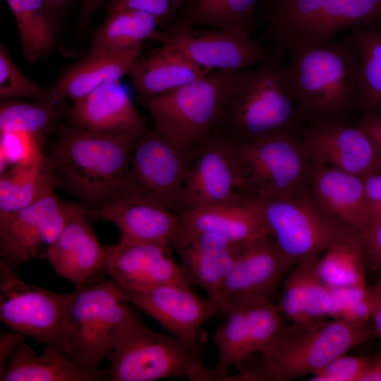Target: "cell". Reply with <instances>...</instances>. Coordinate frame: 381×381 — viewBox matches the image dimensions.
<instances>
[{"mask_svg": "<svg viewBox=\"0 0 381 381\" xmlns=\"http://www.w3.org/2000/svg\"><path fill=\"white\" fill-rule=\"evenodd\" d=\"M351 36L359 58V111L363 114L381 112V30L355 27Z\"/></svg>", "mask_w": 381, "mask_h": 381, "instance_id": "cell-35", "label": "cell"}, {"mask_svg": "<svg viewBox=\"0 0 381 381\" xmlns=\"http://www.w3.org/2000/svg\"><path fill=\"white\" fill-rule=\"evenodd\" d=\"M57 16L65 10L71 0H43Z\"/></svg>", "mask_w": 381, "mask_h": 381, "instance_id": "cell-52", "label": "cell"}, {"mask_svg": "<svg viewBox=\"0 0 381 381\" xmlns=\"http://www.w3.org/2000/svg\"><path fill=\"white\" fill-rule=\"evenodd\" d=\"M246 197L230 143L212 135L190 158L183 190V212L236 202Z\"/></svg>", "mask_w": 381, "mask_h": 381, "instance_id": "cell-17", "label": "cell"}, {"mask_svg": "<svg viewBox=\"0 0 381 381\" xmlns=\"http://www.w3.org/2000/svg\"><path fill=\"white\" fill-rule=\"evenodd\" d=\"M144 47L141 43L123 49L87 53L64 71L49 90L56 99L68 98L75 102L100 85L120 81L131 73Z\"/></svg>", "mask_w": 381, "mask_h": 381, "instance_id": "cell-26", "label": "cell"}, {"mask_svg": "<svg viewBox=\"0 0 381 381\" xmlns=\"http://www.w3.org/2000/svg\"><path fill=\"white\" fill-rule=\"evenodd\" d=\"M310 261L295 265L287 272L284 281L282 294L277 307L282 315L292 324H312L306 313V277Z\"/></svg>", "mask_w": 381, "mask_h": 381, "instance_id": "cell-40", "label": "cell"}, {"mask_svg": "<svg viewBox=\"0 0 381 381\" xmlns=\"http://www.w3.org/2000/svg\"><path fill=\"white\" fill-rule=\"evenodd\" d=\"M55 101L1 99L0 132H23L43 140L56 128L59 111Z\"/></svg>", "mask_w": 381, "mask_h": 381, "instance_id": "cell-36", "label": "cell"}, {"mask_svg": "<svg viewBox=\"0 0 381 381\" xmlns=\"http://www.w3.org/2000/svg\"><path fill=\"white\" fill-rule=\"evenodd\" d=\"M363 181L370 226L381 222V172L363 177Z\"/></svg>", "mask_w": 381, "mask_h": 381, "instance_id": "cell-46", "label": "cell"}, {"mask_svg": "<svg viewBox=\"0 0 381 381\" xmlns=\"http://www.w3.org/2000/svg\"><path fill=\"white\" fill-rule=\"evenodd\" d=\"M301 142L310 163L361 177L381 172V155L369 136L346 121L310 124Z\"/></svg>", "mask_w": 381, "mask_h": 381, "instance_id": "cell-18", "label": "cell"}, {"mask_svg": "<svg viewBox=\"0 0 381 381\" xmlns=\"http://www.w3.org/2000/svg\"><path fill=\"white\" fill-rule=\"evenodd\" d=\"M107 14L92 32L88 53L123 49L144 43L159 28L155 16L146 12L123 9Z\"/></svg>", "mask_w": 381, "mask_h": 381, "instance_id": "cell-31", "label": "cell"}, {"mask_svg": "<svg viewBox=\"0 0 381 381\" xmlns=\"http://www.w3.org/2000/svg\"><path fill=\"white\" fill-rule=\"evenodd\" d=\"M261 0H187L168 29L171 34L195 28L241 30L251 37Z\"/></svg>", "mask_w": 381, "mask_h": 381, "instance_id": "cell-29", "label": "cell"}, {"mask_svg": "<svg viewBox=\"0 0 381 381\" xmlns=\"http://www.w3.org/2000/svg\"><path fill=\"white\" fill-rule=\"evenodd\" d=\"M108 375V369L80 368L61 346L45 345L37 355L23 341L12 354L2 381H101Z\"/></svg>", "mask_w": 381, "mask_h": 381, "instance_id": "cell-27", "label": "cell"}, {"mask_svg": "<svg viewBox=\"0 0 381 381\" xmlns=\"http://www.w3.org/2000/svg\"><path fill=\"white\" fill-rule=\"evenodd\" d=\"M142 134L62 126L56 144L46 156L54 186L76 197L89 211L116 201Z\"/></svg>", "mask_w": 381, "mask_h": 381, "instance_id": "cell-1", "label": "cell"}, {"mask_svg": "<svg viewBox=\"0 0 381 381\" xmlns=\"http://www.w3.org/2000/svg\"><path fill=\"white\" fill-rule=\"evenodd\" d=\"M295 265L270 233L241 246L222 287V315L232 303L270 298Z\"/></svg>", "mask_w": 381, "mask_h": 381, "instance_id": "cell-15", "label": "cell"}, {"mask_svg": "<svg viewBox=\"0 0 381 381\" xmlns=\"http://www.w3.org/2000/svg\"><path fill=\"white\" fill-rule=\"evenodd\" d=\"M86 209L54 193L22 210L0 213V260L14 269L31 260H45L68 222Z\"/></svg>", "mask_w": 381, "mask_h": 381, "instance_id": "cell-13", "label": "cell"}, {"mask_svg": "<svg viewBox=\"0 0 381 381\" xmlns=\"http://www.w3.org/2000/svg\"><path fill=\"white\" fill-rule=\"evenodd\" d=\"M286 54L271 48L250 71L243 87L224 104L212 135L231 144L284 132L303 135L306 127L292 94Z\"/></svg>", "mask_w": 381, "mask_h": 381, "instance_id": "cell-3", "label": "cell"}, {"mask_svg": "<svg viewBox=\"0 0 381 381\" xmlns=\"http://www.w3.org/2000/svg\"><path fill=\"white\" fill-rule=\"evenodd\" d=\"M178 10L186 2L187 0H170Z\"/></svg>", "mask_w": 381, "mask_h": 381, "instance_id": "cell-53", "label": "cell"}, {"mask_svg": "<svg viewBox=\"0 0 381 381\" xmlns=\"http://www.w3.org/2000/svg\"><path fill=\"white\" fill-rule=\"evenodd\" d=\"M210 72L181 52L160 44L151 54L139 57L130 74L138 96H151L176 89Z\"/></svg>", "mask_w": 381, "mask_h": 381, "instance_id": "cell-28", "label": "cell"}, {"mask_svg": "<svg viewBox=\"0 0 381 381\" xmlns=\"http://www.w3.org/2000/svg\"><path fill=\"white\" fill-rule=\"evenodd\" d=\"M361 237L366 263L381 272V222L367 228Z\"/></svg>", "mask_w": 381, "mask_h": 381, "instance_id": "cell-45", "label": "cell"}, {"mask_svg": "<svg viewBox=\"0 0 381 381\" xmlns=\"http://www.w3.org/2000/svg\"><path fill=\"white\" fill-rule=\"evenodd\" d=\"M372 290L373 310L372 318L375 323V332L381 337V275Z\"/></svg>", "mask_w": 381, "mask_h": 381, "instance_id": "cell-50", "label": "cell"}, {"mask_svg": "<svg viewBox=\"0 0 381 381\" xmlns=\"http://www.w3.org/2000/svg\"><path fill=\"white\" fill-rule=\"evenodd\" d=\"M56 100L50 90L29 79L18 68L3 42L0 43V98Z\"/></svg>", "mask_w": 381, "mask_h": 381, "instance_id": "cell-39", "label": "cell"}, {"mask_svg": "<svg viewBox=\"0 0 381 381\" xmlns=\"http://www.w3.org/2000/svg\"><path fill=\"white\" fill-rule=\"evenodd\" d=\"M301 135L284 132L230 143L246 196L286 198L308 186L310 161Z\"/></svg>", "mask_w": 381, "mask_h": 381, "instance_id": "cell-10", "label": "cell"}, {"mask_svg": "<svg viewBox=\"0 0 381 381\" xmlns=\"http://www.w3.org/2000/svg\"><path fill=\"white\" fill-rule=\"evenodd\" d=\"M287 69L294 98L309 125L346 121L359 110L358 54L350 35L291 51Z\"/></svg>", "mask_w": 381, "mask_h": 381, "instance_id": "cell-2", "label": "cell"}, {"mask_svg": "<svg viewBox=\"0 0 381 381\" xmlns=\"http://www.w3.org/2000/svg\"><path fill=\"white\" fill-rule=\"evenodd\" d=\"M189 162L185 152L147 129L133 151L116 201L147 202L181 214Z\"/></svg>", "mask_w": 381, "mask_h": 381, "instance_id": "cell-11", "label": "cell"}, {"mask_svg": "<svg viewBox=\"0 0 381 381\" xmlns=\"http://www.w3.org/2000/svg\"><path fill=\"white\" fill-rule=\"evenodd\" d=\"M361 381H381V356L375 360L374 363Z\"/></svg>", "mask_w": 381, "mask_h": 381, "instance_id": "cell-51", "label": "cell"}, {"mask_svg": "<svg viewBox=\"0 0 381 381\" xmlns=\"http://www.w3.org/2000/svg\"><path fill=\"white\" fill-rule=\"evenodd\" d=\"M240 246L210 233L180 234L172 245L187 280L203 289L222 315V287Z\"/></svg>", "mask_w": 381, "mask_h": 381, "instance_id": "cell-21", "label": "cell"}, {"mask_svg": "<svg viewBox=\"0 0 381 381\" xmlns=\"http://www.w3.org/2000/svg\"><path fill=\"white\" fill-rule=\"evenodd\" d=\"M28 337L14 332H2L0 336V380L2 381L6 374L8 361L18 344L25 341Z\"/></svg>", "mask_w": 381, "mask_h": 381, "instance_id": "cell-47", "label": "cell"}, {"mask_svg": "<svg viewBox=\"0 0 381 381\" xmlns=\"http://www.w3.org/2000/svg\"><path fill=\"white\" fill-rule=\"evenodd\" d=\"M42 140L23 132H0V173L10 167L37 162L45 157ZM11 167V168H12Z\"/></svg>", "mask_w": 381, "mask_h": 381, "instance_id": "cell-41", "label": "cell"}, {"mask_svg": "<svg viewBox=\"0 0 381 381\" xmlns=\"http://www.w3.org/2000/svg\"><path fill=\"white\" fill-rule=\"evenodd\" d=\"M181 214L180 234L210 233L241 246L268 233L255 202L248 196L236 202L186 210Z\"/></svg>", "mask_w": 381, "mask_h": 381, "instance_id": "cell-25", "label": "cell"}, {"mask_svg": "<svg viewBox=\"0 0 381 381\" xmlns=\"http://www.w3.org/2000/svg\"><path fill=\"white\" fill-rule=\"evenodd\" d=\"M105 8L107 13L123 9L150 13L156 18L162 31L168 29L179 11L170 0H107Z\"/></svg>", "mask_w": 381, "mask_h": 381, "instance_id": "cell-44", "label": "cell"}, {"mask_svg": "<svg viewBox=\"0 0 381 381\" xmlns=\"http://www.w3.org/2000/svg\"><path fill=\"white\" fill-rule=\"evenodd\" d=\"M73 126L102 133H143L147 128L120 81H109L73 102L67 110Z\"/></svg>", "mask_w": 381, "mask_h": 381, "instance_id": "cell-22", "label": "cell"}, {"mask_svg": "<svg viewBox=\"0 0 381 381\" xmlns=\"http://www.w3.org/2000/svg\"><path fill=\"white\" fill-rule=\"evenodd\" d=\"M317 260L310 261L306 277V313L310 323L327 319L332 306L331 287L318 275Z\"/></svg>", "mask_w": 381, "mask_h": 381, "instance_id": "cell-43", "label": "cell"}, {"mask_svg": "<svg viewBox=\"0 0 381 381\" xmlns=\"http://www.w3.org/2000/svg\"><path fill=\"white\" fill-rule=\"evenodd\" d=\"M116 288L128 303L155 320L173 337L195 351H203L200 339L202 325L210 318L222 315L215 302L198 296L190 286L169 283L142 290Z\"/></svg>", "mask_w": 381, "mask_h": 381, "instance_id": "cell-14", "label": "cell"}, {"mask_svg": "<svg viewBox=\"0 0 381 381\" xmlns=\"http://www.w3.org/2000/svg\"><path fill=\"white\" fill-rule=\"evenodd\" d=\"M332 306L329 318L357 325H367L372 318V290L365 286L331 287Z\"/></svg>", "mask_w": 381, "mask_h": 381, "instance_id": "cell-38", "label": "cell"}, {"mask_svg": "<svg viewBox=\"0 0 381 381\" xmlns=\"http://www.w3.org/2000/svg\"><path fill=\"white\" fill-rule=\"evenodd\" d=\"M248 329L246 354L249 358L260 353L274 342L285 327L282 313L270 298H258L245 302Z\"/></svg>", "mask_w": 381, "mask_h": 381, "instance_id": "cell-37", "label": "cell"}, {"mask_svg": "<svg viewBox=\"0 0 381 381\" xmlns=\"http://www.w3.org/2000/svg\"><path fill=\"white\" fill-rule=\"evenodd\" d=\"M45 157L33 164H18L0 177V213L25 208L54 192Z\"/></svg>", "mask_w": 381, "mask_h": 381, "instance_id": "cell-32", "label": "cell"}, {"mask_svg": "<svg viewBox=\"0 0 381 381\" xmlns=\"http://www.w3.org/2000/svg\"><path fill=\"white\" fill-rule=\"evenodd\" d=\"M149 40L167 44L211 71H242L260 63L271 49L236 30L195 28L176 34L157 30Z\"/></svg>", "mask_w": 381, "mask_h": 381, "instance_id": "cell-16", "label": "cell"}, {"mask_svg": "<svg viewBox=\"0 0 381 381\" xmlns=\"http://www.w3.org/2000/svg\"><path fill=\"white\" fill-rule=\"evenodd\" d=\"M87 209L75 214L49 246L46 260L55 272L75 289L104 280L106 246L95 234Z\"/></svg>", "mask_w": 381, "mask_h": 381, "instance_id": "cell-20", "label": "cell"}, {"mask_svg": "<svg viewBox=\"0 0 381 381\" xmlns=\"http://www.w3.org/2000/svg\"><path fill=\"white\" fill-rule=\"evenodd\" d=\"M308 186L318 202L336 219L361 234L369 226L363 177L310 163Z\"/></svg>", "mask_w": 381, "mask_h": 381, "instance_id": "cell-24", "label": "cell"}, {"mask_svg": "<svg viewBox=\"0 0 381 381\" xmlns=\"http://www.w3.org/2000/svg\"><path fill=\"white\" fill-rule=\"evenodd\" d=\"M70 296L71 292L58 293L24 282L0 260V320L13 331L66 352Z\"/></svg>", "mask_w": 381, "mask_h": 381, "instance_id": "cell-12", "label": "cell"}, {"mask_svg": "<svg viewBox=\"0 0 381 381\" xmlns=\"http://www.w3.org/2000/svg\"><path fill=\"white\" fill-rule=\"evenodd\" d=\"M107 0H81L78 27L83 30L89 23L97 9Z\"/></svg>", "mask_w": 381, "mask_h": 381, "instance_id": "cell-49", "label": "cell"}, {"mask_svg": "<svg viewBox=\"0 0 381 381\" xmlns=\"http://www.w3.org/2000/svg\"><path fill=\"white\" fill-rule=\"evenodd\" d=\"M129 304L110 279L71 292L66 353L73 363L87 370L100 369L131 315Z\"/></svg>", "mask_w": 381, "mask_h": 381, "instance_id": "cell-9", "label": "cell"}, {"mask_svg": "<svg viewBox=\"0 0 381 381\" xmlns=\"http://www.w3.org/2000/svg\"><path fill=\"white\" fill-rule=\"evenodd\" d=\"M257 41L286 52L335 41L341 31L381 30V0H261Z\"/></svg>", "mask_w": 381, "mask_h": 381, "instance_id": "cell-4", "label": "cell"}, {"mask_svg": "<svg viewBox=\"0 0 381 381\" xmlns=\"http://www.w3.org/2000/svg\"><path fill=\"white\" fill-rule=\"evenodd\" d=\"M89 214L116 225L123 242L172 248L182 228L181 214L143 202L116 201Z\"/></svg>", "mask_w": 381, "mask_h": 381, "instance_id": "cell-23", "label": "cell"}, {"mask_svg": "<svg viewBox=\"0 0 381 381\" xmlns=\"http://www.w3.org/2000/svg\"><path fill=\"white\" fill-rule=\"evenodd\" d=\"M169 246L120 241L106 246L107 274L119 288L142 290L164 284L190 286Z\"/></svg>", "mask_w": 381, "mask_h": 381, "instance_id": "cell-19", "label": "cell"}, {"mask_svg": "<svg viewBox=\"0 0 381 381\" xmlns=\"http://www.w3.org/2000/svg\"><path fill=\"white\" fill-rule=\"evenodd\" d=\"M252 198L267 231L296 265L361 234L325 210L309 186L286 198Z\"/></svg>", "mask_w": 381, "mask_h": 381, "instance_id": "cell-8", "label": "cell"}, {"mask_svg": "<svg viewBox=\"0 0 381 381\" xmlns=\"http://www.w3.org/2000/svg\"><path fill=\"white\" fill-rule=\"evenodd\" d=\"M222 323L217 328L212 341L217 347V358L213 367V378L224 381L230 369H236L246 359L248 329L245 306L243 303H232L224 313Z\"/></svg>", "mask_w": 381, "mask_h": 381, "instance_id": "cell-34", "label": "cell"}, {"mask_svg": "<svg viewBox=\"0 0 381 381\" xmlns=\"http://www.w3.org/2000/svg\"><path fill=\"white\" fill-rule=\"evenodd\" d=\"M357 126L369 136L381 155V112L363 114Z\"/></svg>", "mask_w": 381, "mask_h": 381, "instance_id": "cell-48", "label": "cell"}, {"mask_svg": "<svg viewBox=\"0 0 381 381\" xmlns=\"http://www.w3.org/2000/svg\"><path fill=\"white\" fill-rule=\"evenodd\" d=\"M250 71L217 70L176 89L136 101L150 114L153 129L190 158L212 135L224 104L248 81Z\"/></svg>", "mask_w": 381, "mask_h": 381, "instance_id": "cell-6", "label": "cell"}, {"mask_svg": "<svg viewBox=\"0 0 381 381\" xmlns=\"http://www.w3.org/2000/svg\"><path fill=\"white\" fill-rule=\"evenodd\" d=\"M108 359L110 381H214L212 370L205 365L202 352L153 330L133 309Z\"/></svg>", "mask_w": 381, "mask_h": 381, "instance_id": "cell-7", "label": "cell"}, {"mask_svg": "<svg viewBox=\"0 0 381 381\" xmlns=\"http://www.w3.org/2000/svg\"><path fill=\"white\" fill-rule=\"evenodd\" d=\"M318 258L315 270L330 287L367 285L361 234L339 243Z\"/></svg>", "mask_w": 381, "mask_h": 381, "instance_id": "cell-33", "label": "cell"}, {"mask_svg": "<svg viewBox=\"0 0 381 381\" xmlns=\"http://www.w3.org/2000/svg\"><path fill=\"white\" fill-rule=\"evenodd\" d=\"M374 333L367 325L334 319L285 326L253 365L240 366L225 381H289L313 375Z\"/></svg>", "mask_w": 381, "mask_h": 381, "instance_id": "cell-5", "label": "cell"}, {"mask_svg": "<svg viewBox=\"0 0 381 381\" xmlns=\"http://www.w3.org/2000/svg\"><path fill=\"white\" fill-rule=\"evenodd\" d=\"M366 356H340L313 374L310 381H361L375 362Z\"/></svg>", "mask_w": 381, "mask_h": 381, "instance_id": "cell-42", "label": "cell"}, {"mask_svg": "<svg viewBox=\"0 0 381 381\" xmlns=\"http://www.w3.org/2000/svg\"><path fill=\"white\" fill-rule=\"evenodd\" d=\"M14 16L22 52L30 66L46 57L57 37L56 16L43 0H6Z\"/></svg>", "mask_w": 381, "mask_h": 381, "instance_id": "cell-30", "label": "cell"}]
</instances>
